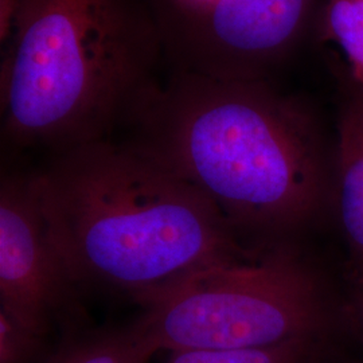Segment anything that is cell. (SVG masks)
Returning <instances> with one entry per match:
<instances>
[{
	"instance_id": "277c9868",
	"label": "cell",
	"mask_w": 363,
	"mask_h": 363,
	"mask_svg": "<svg viewBox=\"0 0 363 363\" xmlns=\"http://www.w3.org/2000/svg\"><path fill=\"white\" fill-rule=\"evenodd\" d=\"M155 351L253 350L325 340L331 311L318 272L292 242L196 273L130 323Z\"/></svg>"
},
{
	"instance_id": "30bf717a",
	"label": "cell",
	"mask_w": 363,
	"mask_h": 363,
	"mask_svg": "<svg viewBox=\"0 0 363 363\" xmlns=\"http://www.w3.org/2000/svg\"><path fill=\"white\" fill-rule=\"evenodd\" d=\"M322 31L346 55L352 84L363 91V0H327Z\"/></svg>"
},
{
	"instance_id": "8fae6325",
	"label": "cell",
	"mask_w": 363,
	"mask_h": 363,
	"mask_svg": "<svg viewBox=\"0 0 363 363\" xmlns=\"http://www.w3.org/2000/svg\"><path fill=\"white\" fill-rule=\"evenodd\" d=\"M54 343L0 311V363H42Z\"/></svg>"
},
{
	"instance_id": "3957f363",
	"label": "cell",
	"mask_w": 363,
	"mask_h": 363,
	"mask_svg": "<svg viewBox=\"0 0 363 363\" xmlns=\"http://www.w3.org/2000/svg\"><path fill=\"white\" fill-rule=\"evenodd\" d=\"M162 62L147 0H23L1 60V142L54 155L112 139Z\"/></svg>"
},
{
	"instance_id": "6da1fadb",
	"label": "cell",
	"mask_w": 363,
	"mask_h": 363,
	"mask_svg": "<svg viewBox=\"0 0 363 363\" xmlns=\"http://www.w3.org/2000/svg\"><path fill=\"white\" fill-rule=\"evenodd\" d=\"M125 143L194 186L235 234L291 242L322 214L335 156L304 99L265 81L169 72L132 105Z\"/></svg>"
},
{
	"instance_id": "8992f818",
	"label": "cell",
	"mask_w": 363,
	"mask_h": 363,
	"mask_svg": "<svg viewBox=\"0 0 363 363\" xmlns=\"http://www.w3.org/2000/svg\"><path fill=\"white\" fill-rule=\"evenodd\" d=\"M333 193L355 280H363V91L354 84L337 120Z\"/></svg>"
},
{
	"instance_id": "5b68a950",
	"label": "cell",
	"mask_w": 363,
	"mask_h": 363,
	"mask_svg": "<svg viewBox=\"0 0 363 363\" xmlns=\"http://www.w3.org/2000/svg\"><path fill=\"white\" fill-rule=\"evenodd\" d=\"M81 292L52 242L31 171H3L0 311L57 342L91 325Z\"/></svg>"
},
{
	"instance_id": "9c48e42d",
	"label": "cell",
	"mask_w": 363,
	"mask_h": 363,
	"mask_svg": "<svg viewBox=\"0 0 363 363\" xmlns=\"http://www.w3.org/2000/svg\"><path fill=\"white\" fill-rule=\"evenodd\" d=\"M322 345L318 339H298L253 350L169 351L157 363H320Z\"/></svg>"
},
{
	"instance_id": "4fadbf2b",
	"label": "cell",
	"mask_w": 363,
	"mask_h": 363,
	"mask_svg": "<svg viewBox=\"0 0 363 363\" xmlns=\"http://www.w3.org/2000/svg\"><path fill=\"white\" fill-rule=\"evenodd\" d=\"M354 313L363 340V280H355V295H354Z\"/></svg>"
},
{
	"instance_id": "7a4b0ae2",
	"label": "cell",
	"mask_w": 363,
	"mask_h": 363,
	"mask_svg": "<svg viewBox=\"0 0 363 363\" xmlns=\"http://www.w3.org/2000/svg\"><path fill=\"white\" fill-rule=\"evenodd\" d=\"M52 242L78 286L139 307L210 268L250 259L208 196L125 142L79 145L31 171Z\"/></svg>"
},
{
	"instance_id": "52a82bcc",
	"label": "cell",
	"mask_w": 363,
	"mask_h": 363,
	"mask_svg": "<svg viewBox=\"0 0 363 363\" xmlns=\"http://www.w3.org/2000/svg\"><path fill=\"white\" fill-rule=\"evenodd\" d=\"M155 355L132 325H88L60 337L42 363H154Z\"/></svg>"
},
{
	"instance_id": "ba28073f",
	"label": "cell",
	"mask_w": 363,
	"mask_h": 363,
	"mask_svg": "<svg viewBox=\"0 0 363 363\" xmlns=\"http://www.w3.org/2000/svg\"><path fill=\"white\" fill-rule=\"evenodd\" d=\"M226 0H147L163 40L164 62L177 69Z\"/></svg>"
},
{
	"instance_id": "7c38bea8",
	"label": "cell",
	"mask_w": 363,
	"mask_h": 363,
	"mask_svg": "<svg viewBox=\"0 0 363 363\" xmlns=\"http://www.w3.org/2000/svg\"><path fill=\"white\" fill-rule=\"evenodd\" d=\"M23 0H0V40L6 45L13 33V22Z\"/></svg>"
}]
</instances>
